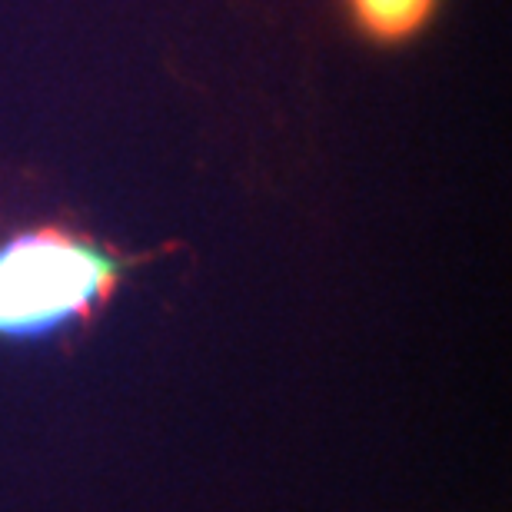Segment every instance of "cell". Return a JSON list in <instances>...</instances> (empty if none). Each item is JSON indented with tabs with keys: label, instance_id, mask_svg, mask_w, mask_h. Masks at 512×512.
I'll return each mask as SVG.
<instances>
[{
	"label": "cell",
	"instance_id": "cell-1",
	"mask_svg": "<svg viewBox=\"0 0 512 512\" xmlns=\"http://www.w3.org/2000/svg\"><path fill=\"white\" fill-rule=\"evenodd\" d=\"M180 243L127 253L80 223L40 220L0 240V340L37 343L90 330L127 276Z\"/></svg>",
	"mask_w": 512,
	"mask_h": 512
},
{
	"label": "cell",
	"instance_id": "cell-2",
	"mask_svg": "<svg viewBox=\"0 0 512 512\" xmlns=\"http://www.w3.org/2000/svg\"><path fill=\"white\" fill-rule=\"evenodd\" d=\"M443 10L446 0H336L346 34L380 54L416 47L439 24Z\"/></svg>",
	"mask_w": 512,
	"mask_h": 512
}]
</instances>
